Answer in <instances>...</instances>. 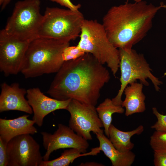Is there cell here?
<instances>
[{
  "label": "cell",
  "instance_id": "6da1fadb",
  "mask_svg": "<svg viewBox=\"0 0 166 166\" xmlns=\"http://www.w3.org/2000/svg\"><path fill=\"white\" fill-rule=\"evenodd\" d=\"M110 78L108 70L89 53L65 61L57 73L47 93L60 101L73 99L95 106L100 91Z\"/></svg>",
  "mask_w": 166,
  "mask_h": 166
},
{
  "label": "cell",
  "instance_id": "7a4b0ae2",
  "mask_svg": "<svg viewBox=\"0 0 166 166\" xmlns=\"http://www.w3.org/2000/svg\"><path fill=\"white\" fill-rule=\"evenodd\" d=\"M166 5L158 6L142 0L111 7L102 23L110 41L117 48L131 49L142 40L151 29L157 12Z\"/></svg>",
  "mask_w": 166,
  "mask_h": 166
},
{
  "label": "cell",
  "instance_id": "3957f363",
  "mask_svg": "<svg viewBox=\"0 0 166 166\" xmlns=\"http://www.w3.org/2000/svg\"><path fill=\"white\" fill-rule=\"evenodd\" d=\"M69 42L37 37L29 43L21 73L26 78L57 73L65 62L62 54Z\"/></svg>",
  "mask_w": 166,
  "mask_h": 166
},
{
  "label": "cell",
  "instance_id": "277c9868",
  "mask_svg": "<svg viewBox=\"0 0 166 166\" xmlns=\"http://www.w3.org/2000/svg\"><path fill=\"white\" fill-rule=\"evenodd\" d=\"M79 36L77 45L101 64H106L115 77L119 68V50L110 41L102 24L96 20L85 19Z\"/></svg>",
  "mask_w": 166,
  "mask_h": 166
},
{
  "label": "cell",
  "instance_id": "5b68a950",
  "mask_svg": "<svg viewBox=\"0 0 166 166\" xmlns=\"http://www.w3.org/2000/svg\"><path fill=\"white\" fill-rule=\"evenodd\" d=\"M85 19L79 11L57 7L46 8L37 37L70 42L80 36Z\"/></svg>",
  "mask_w": 166,
  "mask_h": 166
},
{
  "label": "cell",
  "instance_id": "8992f818",
  "mask_svg": "<svg viewBox=\"0 0 166 166\" xmlns=\"http://www.w3.org/2000/svg\"><path fill=\"white\" fill-rule=\"evenodd\" d=\"M121 76L120 89L116 96L112 99L116 105L121 106L122 96L125 87L132 82L139 80L143 85H149L146 81L149 79L153 84L155 90L159 91V86L162 82L152 73V69L144 55L131 49H119Z\"/></svg>",
  "mask_w": 166,
  "mask_h": 166
},
{
  "label": "cell",
  "instance_id": "52a82bcc",
  "mask_svg": "<svg viewBox=\"0 0 166 166\" xmlns=\"http://www.w3.org/2000/svg\"><path fill=\"white\" fill-rule=\"evenodd\" d=\"M41 0H24L15 4L12 14L2 30L9 36L30 41L37 38L43 18L40 12Z\"/></svg>",
  "mask_w": 166,
  "mask_h": 166
},
{
  "label": "cell",
  "instance_id": "ba28073f",
  "mask_svg": "<svg viewBox=\"0 0 166 166\" xmlns=\"http://www.w3.org/2000/svg\"><path fill=\"white\" fill-rule=\"evenodd\" d=\"M66 110L70 114L69 126L85 140L92 139L91 132L103 133V124L95 106L82 103L71 99Z\"/></svg>",
  "mask_w": 166,
  "mask_h": 166
},
{
  "label": "cell",
  "instance_id": "9c48e42d",
  "mask_svg": "<svg viewBox=\"0 0 166 166\" xmlns=\"http://www.w3.org/2000/svg\"><path fill=\"white\" fill-rule=\"evenodd\" d=\"M30 134L16 136L7 143V166H40L43 160L39 144Z\"/></svg>",
  "mask_w": 166,
  "mask_h": 166
},
{
  "label": "cell",
  "instance_id": "30bf717a",
  "mask_svg": "<svg viewBox=\"0 0 166 166\" xmlns=\"http://www.w3.org/2000/svg\"><path fill=\"white\" fill-rule=\"evenodd\" d=\"M30 41L18 39L0 32V70L6 76L16 75L22 70Z\"/></svg>",
  "mask_w": 166,
  "mask_h": 166
},
{
  "label": "cell",
  "instance_id": "8fae6325",
  "mask_svg": "<svg viewBox=\"0 0 166 166\" xmlns=\"http://www.w3.org/2000/svg\"><path fill=\"white\" fill-rule=\"evenodd\" d=\"M53 134L45 132L41 134L43 146L46 150L43 156L44 161L48 160L50 154L55 151L65 148H77L82 153H86L89 144L87 140L77 134L69 126L59 124Z\"/></svg>",
  "mask_w": 166,
  "mask_h": 166
},
{
  "label": "cell",
  "instance_id": "7c38bea8",
  "mask_svg": "<svg viewBox=\"0 0 166 166\" xmlns=\"http://www.w3.org/2000/svg\"><path fill=\"white\" fill-rule=\"evenodd\" d=\"M26 97L34 113L32 120L38 126L41 127L44 118L56 110L66 109L71 99L60 101L48 97L38 88L27 90Z\"/></svg>",
  "mask_w": 166,
  "mask_h": 166
},
{
  "label": "cell",
  "instance_id": "4fadbf2b",
  "mask_svg": "<svg viewBox=\"0 0 166 166\" xmlns=\"http://www.w3.org/2000/svg\"><path fill=\"white\" fill-rule=\"evenodd\" d=\"M1 86L0 112L16 110L32 114V109L25 97L27 90L20 87L18 83L9 85L3 82Z\"/></svg>",
  "mask_w": 166,
  "mask_h": 166
},
{
  "label": "cell",
  "instance_id": "5bb4252c",
  "mask_svg": "<svg viewBox=\"0 0 166 166\" xmlns=\"http://www.w3.org/2000/svg\"><path fill=\"white\" fill-rule=\"evenodd\" d=\"M24 115L13 119L0 118V138L6 143L13 138L23 134L33 135L37 132L34 126L35 121Z\"/></svg>",
  "mask_w": 166,
  "mask_h": 166
},
{
  "label": "cell",
  "instance_id": "9a60e30c",
  "mask_svg": "<svg viewBox=\"0 0 166 166\" xmlns=\"http://www.w3.org/2000/svg\"><path fill=\"white\" fill-rule=\"evenodd\" d=\"M129 85L124 90L125 97L121 105L122 107L125 108V114L126 116L143 113L146 109L145 96L142 91L143 84L135 81Z\"/></svg>",
  "mask_w": 166,
  "mask_h": 166
},
{
  "label": "cell",
  "instance_id": "2e32d148",
  "mask_svg": "<svg viewBox=\"0 0 166 166\" xmlns=\"http://www.w3.org/2000/svg\"><path fill=\"white\" fill-rule=\"evenodd\" d=\"M99 142V148L111 161L112 166H131L136 157L131 151L121 152L114 147L103 133L95 134Z\"/></svg>",
  "mask_w": 166,
  "mask_h": 166
},
{
  "label": "cell",
  "instance_id": "e0dca14e",
  "mask_svg": "<svg viewBox=\"0 0 166 166\" xmlns=\"http://www.w3.org/2000/svg\"><path fill=\"white\" fill-rule=\"evenodd\" d=\"M144 130L143 125H139L132 130L124 132L111 124L109 128V139L115 148L121 152L131 151L134 146L131 137L135 134L140 135Z\"/></svg>",
  "mask_w": 166,
  "mask_h": 166
},
{
  "label": "cell",
  "instance_id": "ac0fdd59",
  "mask_svg": "<svg viewBox=\"0 0 166 166\" xmlns=\"http://www.w3.org/2000/svg\"><path fill=\"white\" fill-rule=\"evenodd\" d=\"M98 116L103 124L105 135L109 138V128L111 124L113 114H122L124 109L122 106L114 104L112 100L106 98L96 108Z\"/></svg>",
  "mask_w": 166,
  "mask_h": 166
},
{
  "label": "cell",
  "instance_id": "d6986e66",
  "mask_svg": "<svg viewBox=\"0 0 166 166\" xmlns=\"http://www.w3.org/2000/svg\"><path fill=\"white\" fill-rule=\"evenodd\" d=\"M100 151L97 147L93 148L90 152L82 153L80 149L77 148H70L61 153V156L51 160H43L40 166H68L76 158L87 155H96Z\"/></svg>",
  "mask_w": 166,
  "mask_h": 166
},
{
  "label": "cell",
  "instance_id": "ffe728a7",
  "mask_svg": "<svg viewBox=\"0 0 166 166\" xmlns=\"http://www.w3.org/2000/svg\"><path fill=\"white\" fill-rule=\"evenodd\" d=\"M149 143L154 151H166V132L155 131L150 137Z\"/></svg>",
  "mask_w": 166,
  "mask_h": 166
},
{
  "label": "cell",
  "instance_id": "44dd1931",
  "mask_svg": "<svg viewBox=\"0 0 166 166\" xmlns=\"http://www.w3.org/2000/svg\"><path fill=\"white\" fill-rule=\"evenodd\" d=\"M85 53L77 45L66 47L64 49L62 56L64 61L75 60L81 56Z\"/></svg>",
  "mask_w": 166,
  "mask_h": 166
},
{
  "label": "cell",
  "instance_id": "7402d4cb",
  "mask_svg": "<svg viewBox=\"0 0 166 166\" xmlns=\"http://www.w3.org/2000/svg\"><path fill=\"white\" fill-rule=\"evenodd\" d=\"M153 114L156 117L157 121L151 127L155 131L160 132H166V115L160 113L156 107L152 108Z\"/></svg>",
  "mask_w": 166,
  "mask_h": 166
},
{
  "label": "cell",
  "instance_id": "603a6c76",
  "mask_svg": "<svg viewBox=\"0 0 166 166\" xmlns=\"http://www.w3.org/2000/svg\"><path fill=\"white\" fill-rule=\"evenodd\" d=\"M154 164L155 166H166V151H154Z\"/></svg>",
  "mask_w": 166,
  "mask_h": 166
},
{
  "label": "cell",
  "instance_id": "cb8c5ba5",
  "mask_svg": "<svg viewBox=\"0 0 166 166\" xmlns=\"http://www.w3.org/2000/svg\"><path fill=\"white\" fill-rule=\"evenodd\" d=\"M7 144L0 138V166H7Z\"/></svg>",
  "mask_w": 166,
  "mask_h": 166
},
{
  "label": "cell",
  "instance_id": "d4e9b609",
  "mask_svg": "<svg viewBox=\"0 0 166 166\" xmlns=\"http://www.w3.org/2000/svg\"><path fill=\"white\" fill-rule=\"evenodd\" d=\"M51 1L56 2L61 5L65 6L68 9L74 11L79 10L81 7L80 4H74L70 0H50Z\"/></svg>",
  "mask_w": 166,
  "mask_h": 166
},
{
  "label": "cell",
  "instance_id": "484cf974",
  "mask_svg": "<svg viewBox=\"0 0 166 166\" xmlns=\"http://www.w3.org/2000/svg\"><path fill=\"white\" fill-rule=\"evenodd\" d=\"M79 166H103V164L95 162H87L81 163Z\"/></svg>",
  "mask_w": 166,
  "mask_h": 166
},
{
  "label": "cell",
  "instance_id": "4316f807",
  "mask_svg": "<svg viewBox=\"0 0 166 166\" xmlns=\"http://www.w3.org/2000/svg\"><path fill=\"white\" fill-rule=\"evenodd\" d=\"M11 0H5L4 3L1 6V10H3L6 6L9 3Z\"/></svg>",
  "mask_w": 166,
  "mask_h": 166
},
{
  "label": "cell",
  "instance_id": "83f0119b",
  "mask_svg": "<svg viewBox=\"0 0 166 166\" xmlns=\"http://www.w3.org/2000/svg\"><path fill=\"white\" fill-rule=\"evenodd\" d=\"M5 0H0V5L2 6Z\"/></svg>",
  "mask_w": 166,
  "mask_h": 166
},
{
  "label": "cell",
  "instance_id": "f1b7e54d",
  "mask_svg": "<svg viewBox=\"0 0 166 166\" xmlns=\"http://www.w3.org/2000/svg\"><path fill=\"white\" fill-rule=\"evenodd\" d=\"M129 0H127V2H128V1ZM135 2H140V1L142 0H133Z\"/></svg>",
  "mask_w": 166,
  "mask_h": 166
}]
</instances>
